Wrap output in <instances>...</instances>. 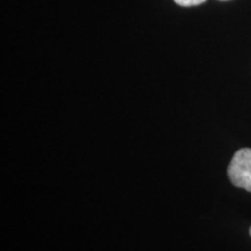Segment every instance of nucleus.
Here are the masks:
<instances>
[{
	"label": "nucleus",
	"mask_w": 251,
	"mask_h": 251,
	"mask_svg": "<svg viewBox=\"0 0 251 251\" xmlns=\"http://www.w3.org/2000/svg\"><path fill=\"white\" fill-rule=\"evenodd\" d=\"M228 175L235 186L251 192V149L243 148L236 151L229 164Z\"/></svg>",
	"instance_id": "obj_1"
},
{
	"label": "nucleus",
	"mask_w": 251,
	"mask_h": 251,
	"mask_svg": "<svg viewBox=\"0 0 251 251\" xmlns=\"http://www.w3.org/2000/svg\"><path fill=\"white\" fill-rule=\"evenodd\" d=\"M176 4L184 6V7H190V6H198L201 5L206 0H174Z\"/></svg>",
	"instance_id": "obj_2"
},
{
	"label": "nucleus",
	"mask_w": 251,
	"mask_h": 251,
	"mask_svg": "<svg viewBox=\"0 0 251 251\" xmlns=\"http://www.w3.org/2000/svg\"><path fill=\"white\" fill-rule=\"evenodd\" d=\"M250 236H251V228H250Z\"/></svg>",
	"instance_id": "obj_3"
}]
</instances>
